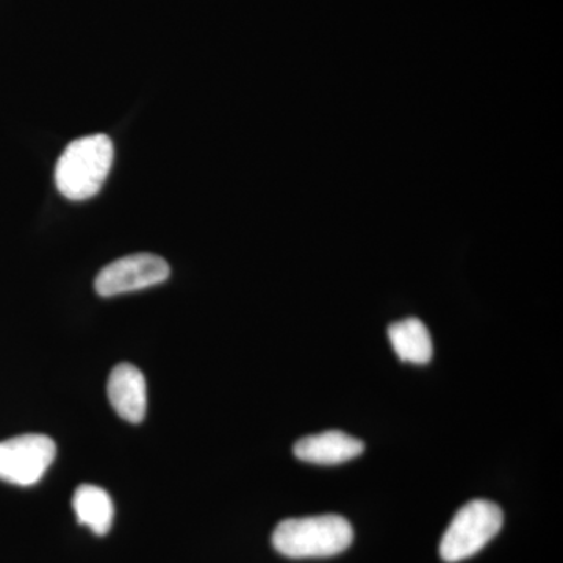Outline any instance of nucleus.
<instances>
[{"label": "nucleus", "instance_id": "obj_1", "mask_svg": "<svg viewBox=\"0 0 563 563\" xmlns=\"http://www.w3.org/2000/svg\"><path fill=\"white\" fill-rule=\"evenodd\" d=\"M354 540V531L340 515L288 518L273 532L277 553L290 559L331 558L346 551Z\"/></svg>", "mask_w": 563, "mask_h": 563}, {"label": "nucleus", "instance_id": "obj_2", "mask_svg": "<svg viewBox=\"0 0 563 563\" xmlns=\"http://www.w3.org/2000/svg\"><path fill=\"white\" fill-rule=\"evenodd\" d=\"M113 143L107 135L73 141L55 168L58 191L69 201H85L98 195L113 165Z\"/></svg>", "mask_w": 563, "mask_h": 563}, {"label": "nucleus", "instance_id": "obj_3", "mask_svg": "<svg viewBox=\"0 0 563 563\" xmlns=\"http://www.w3.org/2000/svg\"><path fill=\"white\" fill-rule=\"evenodd\" d=\"M504 515L498 504L487 499H474L455 514L440 543V555L444 562L457 563L479 553L498 536Z\"/></svg>", "mask_w": 563, "mask_h": 563}, {"label": "nucleus", "instance_id": "obj_4", "mask_svg": "<svg viewBox=\"0 0 563 563\" xmlns=\"http://www.w3.org/2000/svg\"><path fill=\"white\" fill-rule=\"evenodd\" d=\"M57 446L41 433H25L0 442V481L31 487L43 479L54 462Z\"/></svg>", "mask_w": 563, "mask_h": 563}, {"label": "nucleus", "instance_id": "obj_5", "mask_svg": "<svg viewBox=\"0 0 563 563\" xmlns=\"http://www.w3.org/2000/svg\"><path fill=\"white\" fill-rule=\"evenodd\" d=\"M172 268L165 258L155 254H133L107 265L95 280V288L102 298L144 290L168 280Z\"/></svg>", "mask_w": 563, "mask_h": 563}, {"label": "nucleus", "instance_id": "obj_6", "mask_svg": "<svg viewBox=\"0 0 563 563\" xmlns=\"http://www.w3.org/2000/svg\"><path fill=\"white\" fill-rule=\"evenodd\" d=\"M107 393L114 412L122 420L139 424L147 410V385L143 373L132 363L114 366L107 384Z\"/></svg>", "mask_w": 563, "mask_h": 563}, {"label": "nucleus", "instance_id": "obj_7", "mask_svg": "<svg viewBox=\"0 0 563 563\" xmlns=\"http://www.w3.org/2000/svg\"><path fill=\"white\" fill-rule=\"evenodd\" d=\"M365 450L362 440L342 431H328L302 437L292 448V453L302 462L317 465H339L358 457Z\"/></svg>", "mask_w": 563, "mask_h": 563}, {"label": "nucleus", "instance_id": "obj_8", "mask_svg": "<svg viewBox=\"0 0 563 563\" xmlns=\"http://www.w3.org/2000/svg\"><path fill=\"white\" fill-rule=\"evenodd\" d=\"M388 339L402 362L415 363V365H426L431 362L433 355L431 333L417 318L393 322L388 328Z\"/></svg>", "mask_w": 563, "mask_h": 563}, {"label": "nucleus", "instance_id": "obj_9", "mask_svg": "<svg viewBox=\"0 0 563 563\" xmlns=\"http://www.w3.org/2000/svg\"><path fill=\"white\" fill-rule=\"evenodd\" d=\"M74 512L80 525L90 528L96 536H106L113 525L114 507L109 493L96 485H80L74 493Z\"/></svg>", "mask_w": 563, "mask_h": 563}]
</instances>
